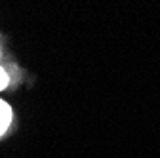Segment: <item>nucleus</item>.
I'll return each instance as SVG.
<instances>
[{
    "label": "nucleus",
    "instance_id": "obj_2",
    "mask_svg": "<svg viewBox=\"0 0 160 158\" xmlns=\"http://www.w3.org/2000/svg\"><path fill=\"white\" fill-rule=\"evenodd\" d=\"M8 86V74L4 72V69L0 67V90H4Z\"/></svg>",
    "mask_w": 160,
    "mask_h": 158
},
{
    "label": "nucleus",
    "instance_id": "obj_1",
    "mask_svg": "<svg viewBox=\"0 0 160 158\" xmlns=\"http://www.w3.org/2000/svg\"><path fill=\"white\" fill-rule=\"evenodd\" d=\"M10 122H12V109L8 107V103L0 101V135L8 130Z\"/></svg>",
    "mask_w": 160,
    "mask_h": 158
}]
</instances>
